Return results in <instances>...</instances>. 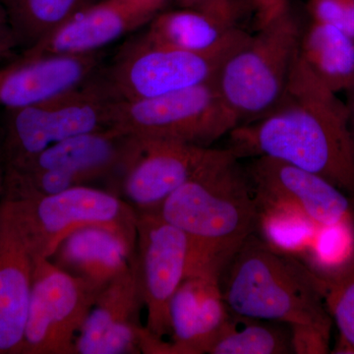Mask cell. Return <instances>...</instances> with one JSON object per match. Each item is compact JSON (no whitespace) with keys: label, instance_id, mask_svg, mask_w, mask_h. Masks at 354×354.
<instances>
[{"label":"cell","instance_id":"3957f363","mask_svg":"<svg viewBox=\"0 0 354 354\" xmlns=\"http://www.w3.org/2000/svg\"><path fill=\"white\" fill-rule=\"evenodd\" d=\"M220 286L234 315L332 330V317L315 272L256 234L223 268Z\"/></svg>","mask_w":354,"mask_h":354},{"label":"cell","instance_id":"52a82bcc","mask_svg":"<svg viewBox=\"0 0 354 354\" xmlns=\"http://www.w3.org/2000/svg\"><path fill=\"white\" fill-rule=\"evenodd\" d=\"M99 73L57 99L25 108L4 109L0 153L4 167L22 164L70 137L113 127L116 101L104 88Z\"/></svg>","mask_w":354,"mask_h":354},{"label":"cell","instance_id":"44dd1931","mask_svg":"<svg viewBox=\"0 0 354 354\" xmlns=\"http://www.w3.org/2000/svg\"><path fill=\"white\" fill-rule=\"evenodd\" d=\"M144 38L151 43L201 53L212 50L236 29V23L193 9L162 11L149 23Z\"/></svg>","mask_w":354,"mask_h":354},{"label":"cell","instance_id":"7a4b0ae2","mask_svg":"<svg viewBox=\"0 0 354 354\" xmlns=\"http://www.w3.org/2000/svg\"><path fill=\"white\" fill-rule=\"evenodd\" d=\"M151 212L185 232L221 272L260 223L248 174L230 148L216 149L189 181Z\"/></svg>","mask_w":354,"mask_h":354},{"label":"cell","instance_id":"ffe728a7","mask_svg":"<svg viewBox=\"0 0 354 354\" xmlns=\"http://www.w3.org/2000/svg\"><path fill=\"white\" fill-rule=\"evenodd\" d=\"M299 55L335 93L348 90L354 80V39L341 30L312 20L300 39Z\"/></svg>","mask_w":354,"mask_h":354},{"label":"cell","instance_id":"ba28073f","mask_svg":"<svg viewBox=\"0 0 354 354\" xmlns=\"http://www.w3.org/2000/svg\"><path fill=\"white\" fill-rule=\"evenodd\" d=\"M239 125L216 80L152 99L114 104L113 127L144 138L209 147Z\"/></svg>","mask_w":354,"mask_h":354},{"label":"cell","instance_id":"603a6c76","mask_svg":"<svg viewBox=\"0 0 354 354\" xmlns=\"http://www.w3.org/2000/svg\"><path fill=\"white\" fill-rule=\"evenodd\" d=\"M293 353L290 325L232 313L208 354Z\"/></svg>","mask_w":354,"mask_h":354},{"label":"cell","instance_id":"d4e9b609","mask_svg":"<svg viewBox=\"0 0 354 354\" xmlns=\"http://www.w3.org/2000/svg\"><path fill=\"white\" fill-rule=\"evenodd\" d=\"M257 234L268 244L290 255L304 256L309 250L318 230L298 214L272 207L260 206Z\"/></svg>","mask_w":354,"mask_h":354},{"label":"cell","instance_id":"2e32d148","mask_svg":"<svg viewBox=\"0 0 354 354\" xmlns=\"http://www.w3.org/2000/svg\"><path fill=\"white\" fill-rule=\"evenodd\" d=\"M221 274L205 272L187 277L169 304L172 344L169 354L208 353L227 325L228 309L220 286Z\"/></svg>","mask_w":354,"mask_h":354},{"label":"cell","instance_id":"f546056e","mask_svg":"<svg viewBox=\"0 0 354 354\" xmlns=\"http://www.w3.org/2000/svg\"><path fill=\"white\" fill-rule=\"evenodd\" d=\"M128 6L152 21L164 11L169 0H122Z\"/></svg>","mask_w":354,"mask_h":354},{"label":"cell","instance_id":"4fadbf2b","mask_svg":"<svg viewBox=\"0 0 354 354\" xmlns=\"http://www.w3.org/2000/svg\"><path fill=\"white\" fill-rule=\"evenodd\" d=\"M144 305L136 260L104 286L77 335L75 354L142 353L146 328L140 325Z\"/></svg>","mask_w":354,"mask_h":354},{"label":"cell","instance_id":"d6a6232c","mask_svg":"<svg viewBox=\"0 0 354 354\" xmlns=\"http://www.w3.org/2000/svg\"><path fill=\"white\" fill-rule=\"evenodd\" d=\"M3 58H4V57H2V55H0V60L3 59Z\"/></svg>","mask_w":354,"mask_h":354},{"label":"cell","instance_id":"ac0fdd59","mask_svg":"<svg viewBox=\"0 0 354 354\" xmlns=\"http://www.w3.org/2000/svg\"><path fill=\"white\" fill-rule=\"evenodd\" d=\"M131 135L115 127L76 135L44 149L22 164L4 167L20 171H59L80 185L121 169Z\"/></svg>","mask_w":354,"mask_h":354},{"label":"cell","instance_id":"9c48e42d","mask_svg":"<svg viewBox=\"0 0 354 354\" xmlns=\"http://www.w3.org/2000/svg\"><path fill=\"white\" fill-rule=\"evenodd\" d=\"M6 198L12 204L37 258L50 259L68 235L102 227L136 245L138 213L118 197L86 185L51 195Z\"/></svg>","mask_w":354,"mask_h":354},{"label":"cell","instance_id":"7c38bea8","mask_svg":"<svg viewBox=\"0 0 354 354\" xmlns=\"http://www.w3.org/2000/svg\"><path fill=\"white\" fill-rule=\"evenodd\" d=\"M121 165L122 187L141 211L151 212L189 181L216 149L131 135Z\"/></svg>","mask_w":354,"mask_h":354},{"label":"cell","instance_id":"277c9868","mask_svg":"<svg viewBox=\"0 0 354 354\" xmlns=\"http://www.w3.org/2000/svg\"><path fill=\"white\" fill-rule=\"evenodd\" d=\"M259 30L221 67L216 85L239 125L269 113L285 95L302 29L286 0L258 9Z\"/></svg>","mask_w":354,"mask_h":354},{"label":"cell","instance_id":"30bf717a","mask_svg":"<svg viewBox=\"0 0 354 354\" xmlns=\"http://www.w3.org/2000/svg\"><path fill=\"white\" fill-rule=\"evenodd\" d=\"M101 290L37 258L21 354H75L77 335Z\"/></svg>","mask_w":354,"mask_h":354},{"label":"cell","instance_id":"1f68e13d","mask_svg":"<svg viewBox=\"0 0 354 354\" xmlns=\"http://www.w3.org/2000/svg\"><path fill=\"white\" fill-rule=\"evenodd\" d=\"M4 176H6V171H4L3 160L0 156V207H1L4 194Z\"/></svg>","mask_w":354,"mask_h":354},{"label":"cell","instance_id":"5bb4252c","mask_svg":"<svg viewBox=\"0 0 354 354\" xmlns=\"http://www.w3.org/2000/svg\"><path fill=\"white\" fill-rule=\"evenodd\" d=\"M102 50L82 55H22L0 69V106L15 109L57 99L92 80Z\"/></svg>","mask_w":354,"mask_h":354},{"label":"cell","instance_id":"d6986e66","mask_svg":"<svg viewBox=\"0 0 354 354\" xmlns=\"http://www.w3.org/2000/svg\"><path fill=\"white\" fill-rule=\"evenodd\" d=\"M135 248V244L113 230L85 227L68 235L50 260L72 276L102 290L131 268Z\"/></svg>","mask_w":354,"mask_h":354},{"label":"cell","instance_id":"e0dca14e","mask_svg":"<svg viewBox=\"0 0 354 354\" xmlns=\"http://www.w3.org/2000/svg\"><path fill=\"white\" fill-rule=\"evenodd\" d=\"M150 20L122 0H102L81 9L23 55H82L102 50Z\"/></svg>","mask_w":354,"mask_h":354},{"label":"cell","instance_id":"4316f807","mask_svg":"<svg viewBox=\"0 0 354 354\" xmlns=\"http://www.w3.org/2000/svg\"><path fill=\"white\" fill-rule=\"evenodd\" d=\"M293 353L325 354L330 351L332 330L307 324L290 325Z\"/></svg>","mask_w":354,"mask_h":354},{"label":"cell","instance_id":"5b68a950","mask_svg":"<svg viewBox=\"0 0 354 354\" xmlns=\"http://www.w3.org/2000/svg\"><path fill=\"white\" fill-rule=\"evenodd\" d=\"M250 34L236 28L212 50L195 53L160 46L142 37L127 44L100 72L113 100L152 99L216 80L221 67Z\"/></svg>","mask_w":354,"mask_h":354},{"label":"cell","instance_id":"83f0119b","mask_svg":"<svg viewBox=\"0 0 354 354\" xmlns=\"http://www.w3.org/2000/svg\"><path fill=\"white\" fill-rule=\"evenodd\" d=\"M180 8L193 9L236 23L239 7L235 0H176Z\"/></svg>","mask_w":354,"mask_h":354},{"label":"cell","instance_id":"8fae6325","mask_svg":"<svg viewBox=\"0 0 354 354\" xmlns=\"http://www.w3.org/2000/svg\"><path fill=\"white\" fill-rule=\"evenodd\" d=\"M246 171L260 206L298 214L319 228L353 227L351 198L323 177L267 157L254 158Z\"/></svg>","mask_w":354,"mask_h":354},{"label":"cell","instance_id":"cb8c5ba5","mask_svg":"<svg viewBox=\"0 0 354 354\" xmlns=\"http://www.w3.org/2000/svg\"><path fill=\"white\" fill-rule=\"evenodd\" d=\"M315 274L326 306L339 330L333 353L354 354V257L333 271Z\"/></svg>","mask_w":354,"mask_h":354},{"label":"cell","instance_id":"8992f818","mask_svg":"<svg viewBox=\"0 0 354 354\" xmlns=\"http://www.w3.org/2000/svg\"><path fill=\"white\" fill-rule=\"evenodd\" d=\"M136 248L150 353H165L162 337L171 335L169 304L177 288L187 277L221 270L185 232L153 212L138 213Z\"/></svg>","mask_w":354,"mask_h":354},{"label":"cell","instance_id":"6da1fadb","mask_svg":"<svg viewBox=\"0 0 354 354\" xmlns=\"http://www.w3.org/2000/svg\"><path fill=\"white\" fill-rule=\"evenodd\" d=\"M228 136V148L237 158L285 162L323 177L354 199V141L348 106L299 53L279 104Z\"/></svg>","mask_w":354,"mask_h":354},{"label":"cell","instance_id":"4dcf8cb0","mask_svg":"<svg viewBox=\"0 0 354 354\" xmlns=\"http://www.w3.org/2000/svg\"><path fill=\"white\" fill-rule=\"evenodd\" d=\"M346 92L348 94V102L346 104L348 111L349 125H351V134H353L354 141V80Z\"/></svg>","mask_w":354,"mask_h":354},{"label":"cell","instance_id":"f1b7e54d","mask_svg":"<svg viewBox=\"0 0 354 354\" xmlns=\"http://www.w3.org/2000/svg\"><path fill=\"white\" fill-rule=\"evenodd\" d=\"M16 46L17 44L7 19L6 11L0 3V55L4 58L9 57Z\"/></svg>","mask_w":354,"mask_h":354},{"label":"cell","instance_id":"7402d4cb","mask_svg":"<svg viewBox=\"0 0 354 354\" xmlns=\"http://www.w3.org/2000/svg\"><path fill=\"white\" fill-rule=\"evenodd\" d=\"M17 46L25 50L48 37L92 0H0Z\"/></svg>","mask_w":354,"mask_h":354},{"label":"cell","instance_id":"9a60e30c","mask_svg":"<svg viewBox=\"0 0 354 354\" xmlns=\"http://www.w3.org/2000/svg\"><path fill=\"white\" fill-rule=\"evenodd\" d=\"M37 256L12 204L0 207V354H21Z\"/></svg>","mask_w":354,"mask_h":354},{"label":"cell","instance_id":"484cf974","mask_svg":"<svg viewBox=\"0 0 354 354\" xmlns=\"http://www.w3.org/2000/svg\"><path fill=\"white\" fill-rule=\"evenodd\" d=\"M312 20L334 26L354 39V0H309Z\"/></svg>","mask_w":354,"mask_h":354}]
</instances>
